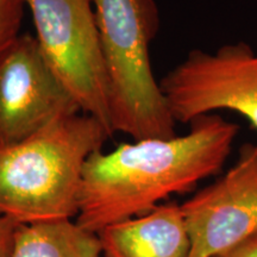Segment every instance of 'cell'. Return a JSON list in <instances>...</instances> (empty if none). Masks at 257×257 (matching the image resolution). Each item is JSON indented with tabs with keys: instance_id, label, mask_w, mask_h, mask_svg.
Wrapping results in <instances>:
<instances>
[{
	"instance_id": "obj_1",
	"label": "cell",
	"mask_w": 257,
	"mask_h": 257,
	"mask_svg": "<svg viewBox=\"0 0 257 257\" xmlns=\"http://www.w3.org/2000/svg\"><path fill=\"white\" fill-rule=\"evenodd\" d=\"M239 126L219 114L199 117L184 136L123 143L93 153L83 167L76 223L98 233L143 216L173 194L219 174Z\"/></svg>"
},
{
	"instance_id": "obj_2",
	"label": "cell",
	"mask_w": 257,
	"mask_h": 257,
	"mask_svg": "<svg viewBox=\"0 0 257 257\" xmlns=\"http://www.w3.org/2000/svg\"><path fill=\"white\" fill-rule=\"evenodd\" d=\"M110 137L100 121L80 112L0 144V214L19 224L78 216L83 167Z\"/></svg>"
},
{
	"instance_id": "obj_3",
	"label": "cell",
	"mask_w": 257,
	"mask_h": 257,
	"mask_svg": "<svg viewBox=\"0 0 257 257\" xmlns=\"http://www.w3.org/2000/svg\"><path fill=\"white\" fill-rule=\"evenodd\" d=\"M108 86L112 131L134 141L176 136L154 75L150 44L159 32L155 0H92Z\"/></svg>"
},
{
	"instance_id": "obj_4",
	"label": "cell",
	"mask_w": 257,
	"mask_h": 257,
	"mask_svg": "<svg viewBox=\"0 0 257 257\" xmlns=\"http://www.w3.org/2000/svg\"><path fill=\"white\" fill-rule=\"evenodd\" d=\"M30 10L36 40L54 72L82 113L113 131L108 86L92 0H23Z\"/></svg>"
},
{
	"instance_id": "obj_5",
	"label": "cell",
	"mask_w": 257,
	"mask_h": 257,
	"mask_svg": "<svg viewBox=\"0 0 257 257\" xmlns=\"http://www.w3.org/2000/svg\"><path fill=\"white\" fill-rule=\"evenodd\" d=\"M160 87L175 123L227 110L257 130V54L249 44H225L214 53L193 50L161 79Z\"/></svg>"
},
{
	"instance_id": "obj_6",
	"label": "cell",
	"mask_w": 257,
	"mask_h": 257,
	"mask_svg": "<svg viewBox=\"0 0 257 257\" xmlns=\"http://www.w3.org/2000/svg\"><path fill=\"white\" fill-rule=\"evenodd\" d=\"M80 112L36 37L19 35L0 55V144L21 142Z\"/></svg>"
},
{
	"instance_id": "obj_7",
	"label": "cell",
	"mask_w": 257,
	"mask_h": 257,
	"mask_svg": "<svg viewBox=\"0 0 257 257\" xmlns=\"http://www.w3.org/2000/svg\"><path fill=\"white\" fill-rule=\"evenodd\" d=\"M189 257H211L257 232V144L244 143L227 172L180 205Z\"/></svg>"
},
{
	"instance_id": "obj_8",
	"label": "cell",
	"mask_w": 257,
	"mask_h": 257,
	"mask_svg": "<svg viewBox=\"0 0 257 257\" xmlns=\"http://www.w3.org/2000/svg\"><path fill=\"white\" fill-rule=\"evenodd\" d=\"M102 257H189L191 239L180 205H159L143 216L98 232Z\"/></svg>"
},
{
	"instance_id": "obj_9",
	"label": "cell",
	"mask_w": 257,
	"mask_h": 257,
	"mask_svg": "<svg viewBox=\"0 0 257 257\" xmlns=\"http://www.w3.org/2000/svg\"><path fill=\"white\" fill-rule=\"evenodd\" d=\"M98 233L72 219L21 224L12 257H101Z\"/></svg>"
},
{
	"instance_id": "obj_10",
	"label": "cell",
	"mask_w": 257,
	"mask_h": 257,
	"mask_svg": "<svg viewBox=\"0 0 257 257\" xmlns=\"http://www.w3.org/2000/svg\"><path fill=\"white\" fill-rule=\"evenodd\" d=\"M23 0H0V55L21 35Z\"/></svg>"
},
{
	"instance_id": "obj_11",
	"label": "cell",
	"mask_w": 257,
	"mask_h": 257,
	"mask_svg": "<svg viewBox=\"0 0 257 257\" xmlns=\"http://www.w3.org/2000/svg\"><path fill=\"white\" fill-rule=\"evenodd\" d=\"M19 226L18 221L0 214V257H12Z\"/></svg>"
},
{
	"instance_id": "obj_12",
	"label": "cell",
	"mask_w": 257,
	"mask_h": 257,
	"mask_svg": "<svg viewBox=\"0 0 257 257\" xmlns=\"http://www.w3.org/2000/svg\"><path fill=\"white\" fill-rule=\"evenodd\" d=\"M211 257H257V232Z\"/></svg>"
}]
</instances>
